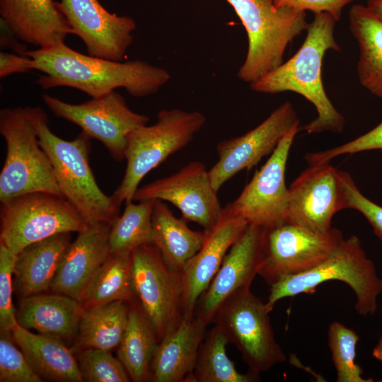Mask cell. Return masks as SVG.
Here are the masks:
<instances>
[{"instance_id": "19", "label": "cell", "mask_w": 382, "mask_h": 382, "mask_svg": "<svg viewBox=\"0 0 382 382\" xmlns=\"http://www.w3.org/2000/svg\"><path fill=\"white\" fill-rule=\"evenodd\" d=\"M248 224L226 206L215 224L204 229V241L182 270L184 317L195 316L197 301L209 286L231 247Z\"/></svg>"}, {"instance_id": "4", "label": "cell", "mask_w": 382, "mask_h": 382, "mask_svg": "<svg viewBox=\"0 0 382 382\" xmlns=\"http://www.w3.org/2000/svg\"><path fill=\"white\" fill-rule=\"evenodd\" d=\"M240 18L248 35V51L238 77L255 83L283 63L288 45L308 23L304 11L277 8L273 0H226Z\"/></svg>"}, {"instance_id": "25", "label": "cell", "mask_w": 382, "mask_h": 382, "mask_svg": "<svg viewBox=\"0 0 382 382\" xmlns=\"http://www.w3.org/2000/svg\"><path fill=\"white\" fill-rule=\"evenodd\" d=\"M11 332L30 366L43 381H83L77 359L63 342L33 333L18 324Z\"/></svg>"}, {"instance_id": "31", "label": "cell", "mask_w": 382, "mask_h": 382, "mask_svg": "<svg viewBox=\"0 0 382 382\" xmlns=\"http://www.w3.org/2000/svg\"><path fill=\"white\" fill-rule=\"evenodd\" d=\"M229 343L224 333L216 325L200 345L195 365L185 382H255L260 374L248 371L242 374L228 357L226 347Z\"/></svg>"}, {"instance_id": "2", "label": "cell", "mask_w": 382, "mask_h": 382, "mask_svg": "<svg viewBox=\"0 0 382 382\" xmlns=\"http://www.w3.org/2000/svg\"><path fill=\"white\" fill-rule=\"evenodd\" d=\"M335 23L327 12L314 13L306 29V37L295 54L250 85L253 91L261 93L292 91L311 103L317 117L300 128L307 134L326 131L340 133L345 126V117L330 100L322 81L325 52L330 50L340 51L334 35Z\"/></svg>"}, {"instance_id": "1", "label": "cell", "mask_w": 382, "mask_h": 382, "mask_svg": "<svg viewBox=\"0 0 382 382\" xmlns=\"http://www.w3.org/2000/svg\"><path fill=\"white\" fill-rule=\"evenodd\" d=\"M34 70L43 74L36 83L43 89L70 87L91 98H99L123 88L134 97L156 93L170 79L161 67L141 60L117 62L84 54L64 42L28 50Z\"/></svg>"}, {"instance_id": "23", "label": "cell", "mask_w": 382, "mask_h": 382, "mask_svg": "<svg viewBox=\"0 0 382 382\" xmlns=\"http://www.w3.org/2000/svg\"><path fill=\"white\" fill-rule=\"evenodd\" d=\"M82 313L79 301L52 292L20 299L16 316L21 327L63 342L76 336Z\"/></svg>"}, {"instance_id": "11", "label": "cell", "mask_w": 382, "mask_h": 382, "mask_svg": "<svg viewBox=\"0 0 382 382\" xmlns=\"http://www.w3.org/2000/svg\"><path fill=\"white\" fill-rule=\"evenodd\" d=\"M343 238L332 228L318 233L290 223L265 228L258 270L267 284L306 272L323 262Z\"/></svg>"}, {"instance_id": "43", "label": "cell", "mask_w": 382, "mask_h": 382, "mask_svg": "<svg viewBox=\"0 0 382 382\" xmlns=\"http://www.w3.org/2000/svg\"><path fill=\"white\" fill-rule=\"evenodd\" d=\"M372 355L379 360L382 364V336L378 340V343L373 349Z\"/></svg>"}, {"instance_id": "16", "label": "cell", "mask_w": 382, "mask_h": 382, "mask_svg": "<svg viewBox=\"0 0 382 382\" xmlns=\"http://www.w3.org/2000/svg\"><path fill=\"white\" fill-rule=\"evenodd\" d=\"M340 171L330 163L303 170L289 187L286 222L318 233L329 231L333 216L345 209Z\"/></svg>"}, {"instance_id": "40", "label": "cell", "mask_w": 382, "mask_h": 382, "mask_svg": "<svg viewBox=\"0 0 382 382\" xmlns=\"http://www.w3.org/2000/svg\"><path fill=\"white\" fill-rule=\"evenodd\" d=\"M34 70L32 58L16 53L0 52V78L3 79L13 74L26 73Z\"/></svg>"}, {"instance_id": "17", "label": "cell", "mask_w": 382, "mask_h": 382, "mask_svg": "<svg viewBox=\"0 0 382 382\" xmlns=\"http://www.w3.org/2000/svg\"><path fill=\"white\" fill-rule=\"evenodd\" d=\"M57 6L88 55L122 62L133 42L134 20L108 12L98 0H61Z\"/></svg>"}, {"instance_id": "13", "label": "cell", "mask_w": 382, "mask_h": 382, "mask_svg": "<svg viewBox=\"0 0 382 382\" xmlns=\"http://www.w3.org/2000/svg\"><path fill=\"white\" fill-rule=\"evenodd\" d=\"M300 130L299 123L281 139L239 196L226 205L249 225L268 228L286 222L289 188L285 170L291 146Z\"/></svg>"}, {"instance_id": "18", "label": "cell", "mask_w": 382, "mask_h": 382, "mask_svg": "<svg viewBox=\"0 0 382 382\" xmlns=\"http://www.w3.org/2000/svg\"><path fill=\"white\" fill-rule=\"evenodd\" d=\"M263 233L264 228L248 225L231 247L209 286L199 297L195 315L207 325L212 323L217 308L226 299L250 289L258 274Z\"/></svg>"}, {"instance_id": "21", "label": "cell", "mask_w": 382, "mask_h": 382, "mask_svg": "<svg viewBox=\"0 0 382 382\" xmlns=\"http://www.w3.org/2000/svg\"><path fill=\"white\" fill-rule=\"evenodd\" d=\"M0 16L19 40L38 48L64 42L72 34L53 0H0Z\"/></svg>"}, {"instance_id": "27", "label": "cell", "mask_w": 382, "mask_h": 382, "mask_svg": "<svg viewBox=\"0 0 382 382\" xmlns=\"http://www.w3.org/2000/svg\"><path fill=\"white\" fill-rule=\"evenodd\" d=\"M154 243L167 264L181 272L187 262L200 249L205 232L190 228L177 218L168 205L156 199L152 212Z\"/></svg>"}, {"instance_id": "24", "label": "cell", "mask_w": 382, "mask_h": 382, "mask_svg": "<svg viewBox=\"0 0 382 382\" xmlns=\"http://www.w3.org/2000/svg\"><path fill=\"white\" fill-rule=\"evenodd\" d=\"M71 238V233L54 235L29 245L17 254L13 289L19 299L51 290Z\"/></svg>"}, {"instance_id": "8", "label": "cell", "mask_w": 382, "mask_h": 382, "mask_svg": "<svg viewBox=\"0 0 382 382\" xmlns=\"http://www.w3.org/2000/svg\"><path fill=\"white\" fill-rule=\"evenodd\" d=\"M0 219V243L16 254L54 235L79 233L88 224L64 197L44 192L23 194L1 202Z\"/></svg>"}, {"instance_id": "32", "label": "cell", "mask_w": 382, "mask_h": 382, "mask_svg": "<svg viewBox=\"0 0 382 382\" xmlns=\"http://www.w3.org/2000/svg\"><path fill=\"white\" fill-rule=\"evenodd\" d=\"M156 199L125 202V207L110 225L109 244L110 253L132 251L154 243L152 212Z\"/></svg>"}, {"instance_id": "36", "label": "cell", "mask_w": 382, "mask_h": 382, "mask_svg": "<svg viewBox=\"0 0 382 382\" xmlns=\"http://www.w3.org/2000/svg\"><path fill=\"white\" fill-rule=\"evenodd\" d=\"M17 254L0 243V331H12L18 324L12 303Z\"/></svg>"}, {"instance_id": "9", "label": "cell", "mask_w": 382, "mask_h": 382, "mask_svg": "<svg viewBox=\"0 0 382 382\" xmlns=\"http://www.w3.org/2000/svg\"><path fill=\"white\" fill-rule=\"evenodd\" d=\"M269 313L265 303L249 289L226 299L212 320L238 349L248 371L259 374L286 360Z\"/></svg>"}, {"instance_id": "15", "label": "cell", "mask_w": 382, "mask_h": 382, "mask_svg": "<svg viewBox=\"0 0 382 382\" xmlns=\"http://www.w3.org/2000/svg\"><path fill=\"white\" fill-rule=\"evenodd\" d=\"M299 123L293 105L286 101L254 129L220 141L216 146L218 160L209 170L214 188L218 192L238 173L256 166Z\"/></svg>"}, {"instance_id": "42", "label": "cell", "mask_w": 382, "mask_h": 382, "mask_svg": "<svg viewBox=\"0 0 382 382\" xmlns=\"http://www.w3.org/2000/svg\"><path fill=\"white\" fill-rule=\"evenodd\" d=\"M366 7L382 20V0H367Z\"/></svg>"}, {"instance_id": "10", "label": "cell", "mask_w": 382, "mask_h": 382, "mask_svg": "<svg viewBox=\"0 0 382 382\" xmlns=\"http://www.w3.org/2000/svg\"><path fill=\"white\" fill-rule=\"evenodd\" d=\"M134 294L159 341L184 317L181 272L171 268L153 244L132 251Z\"/></svg>"}, {"instance_id": "22", "label": "cell", "mask_w": 382, "mask_h": 382, "mask_svg": "<svg viewBox=\"0 0 382 382\" xmlns=\"http://www.w3.org/2000/svg\"><path fill=\"white\" fill-rule=\"evenodd\" d=\"M208 325L197 316L181 323L159 341L151 364L153 382H185L192 374Z\"/></svg>"}, {"instance_id": "38", "label": "cell", "mask_w": 382, "mask_h": 382, "mask_svg": "<svg viewBox=\"0 0 382 382\" xmlns=\"http://www.w3.org/2000/svg\"><path fill=\"white\" fill-rule=\"evenodd\" d=\"M345 195V209L360 212L369 222L374 233L382 241V207L365 197L358 189L352 176L340 170Z\"/></svg>"}, {"instance_id": "28", "label": "cell", "mask_w": 382, "mask_h": 382, "mask_svg": "<svg viewBox=\"0 0 382 382\" xmlns=\"http://www.w3.org/2000/svg\"><path fill=\"white\" fill-rule=\"evenodd\" d=\"M136 299L129 303L127 325L117 347V358L131 381H150L151 364L158 345V337Z\"/></svg>"}, {"instance_id": "29", "label": "cell", "mask_w": 382, "mask_h": 382, "mask_svg": "<svg viewBox=\"0 0 382 382\" xmlns=\"http://www.w3.org/2000/svg\"><path fill=\"white\" fill-rule=\"evenodd\" d=\"M136 299L132 281V252L110 253L86 287L80 301L83 311L115 301Z\"/></svg>"}, {"instance_id": "30", "label": "cell", "mask_w": 382, "mask_h": 382, "mask_svg": "<svg viewBox=\"0 0 382 382\" xmlns=\"http://www.w3.org/2000/svg\"><path fill=\"white\" fill-rule=\"evenodd\" d=\"M129 305L115 301L83 311L76 335V348L110 351L117 347L125 334Z\"/></svg>"}, {"instance_id": "6", "label": "cell", "mask_w": 382, "mask_h": 382, "mask_svg": "<svg viewBox=\"0 0 382 382\" xmlns=\"http://www.w3.org/2000/svg\"><path fill=\"white\" fill-rule=\"evenodd\" d=\"M205 122L199 111L163 110L154 124L132 131L126 145L125 175L112 195L115 203L120 207L122 202L132 200L144 177L187 146Z\"/></svg>"}, {"instance_id": "34", "label": "cell", "mask_w": 382, "mask_h": 382, "mask_svg": "<svg viewBox=\"0 0 382 382\" xmlns=\"http://www.w3.org/2000/svg\"><path fill=\"white\" fill-rule=\"evenodd\" d=\"M83 381L129 382L131 381L124 366L110 351L86 348L77 357Z\"/></svg>"}, {"instance_id": "37", "label": "cell", "mask_w": 382, "mask_h": 382, "mask_svg": "<svg viewBox=\"0 0 382 382\" xmlns=\"http://www.w3.org/2000/svg\"><path fill=\"white\" fill-rule=\"evenodd\" d=\"M370 150H379L382 153V121L367 133L334 148L308 153L304 158L308 166L329 163L330 161L343 154H352Z\"/></svg>"}, {"instance_id": "14", "label": "cell", "mask_w": 382, "mask_h": 382, "mask_svg": "<svg viewBox=\"0 0 382 382\" xmlns=\"http://www.w3.org/2000/svg\"><path fill=\"white\" fill-rule=\"evenodd\" d=\"M217 192L209 170L202 162L192 161L170 175L139 187L132 200L168 202L180 211L184 221L209 229L215 224L222 210Z\"/></svg>"}, {"instance_id": "33", "label": "cell", "mask_w": 382, "mask_h": 382, "mask_svg": "<svg viewBox=\"0 0 382 382\" xmlns=\"http://www.w3.org/2000/svg\"><path fill=\"white\" fill-rule=\"evenodd\" d=\"M328 347L337 372V382H371L362 376L361 367L355 362L358 335L342 323L334 321L328 330Z\"/></svg>"}, {"instance_id": "26", "label": "cell", "mask_w": 382, "mask_h": 382, "mask_svg": "<svg viewBox=\"0 0 382 382\" xmlns=\"http://www.w3.org/2000/svg\"><path fill=\"white\" fill-rule=\"evenodd\" d=\"M349 27L359 48V82L382 99V20L366 6L354 4L349 11Z\"/></svg>"}, {"instance_id": "12", "label": "cell", "mask_w": 382, "mask_h": 382, "mask_svg": "<svg viewBox=\"0 0 382 382\" xmlns=\"http://www.w3.org/2000/svg\"><path fill=\"white\" fill-rule=\"evenodd\" d=\"M42 99L56 117L78 125L91 139L100 141L117 161L125 158L129 134L149 121L147 115L132 110L115 91L79 104L50 95H43Z\"/></svg>"}, {"instance_id": "20", "label": "cell", "mask_w": 382, "mask_h": 382, "mask_svg": "<svg viewBox=\"0 0 382 382\" xmlns=\"http://www.w3.org/2000/svg\"><path fill=\"white\" fill-rule=\"evenodd\" d=\"M110 224L88 223L71 242L52 284V292L79 302L89 282L110 254Z\"/></svg>"}, {"instance_id": "39", "label": "cell", "mask_w": 382, "mask_h": 382, "mask_svg": "<svg viewBox=\"0 0 382 382\" xmlns=\"http://www.w3.org/2000/svg\"><path fill=\"white\" fill-rule=\"evenodd\" d=\"M354 0H273L275 7H291L313 13L327 12L337 21L340 20L345 6Z\"/></svg>"}, {"instance_id": "5", "label": "cell", "mask_w": 382, "mask_h": 382, "mask_svg": "<svg viewBox=\"0 0 382 382\" xmlns=\"http://www.w3.org/2000/svg\"><path fill=\"white\" fill-rule=\"evenodd\" d=\"M329 280L342 281L353 290L358 314L375 313L377 297L382 293V278L378 276L374 262L368 258L356 236L343 238L317 267L270 286L266 308L270 313L279 300L303 293L312 294L319 284Z\"/></svg>"}, {"instance_id": "35", "label": "cell", "mask_w": 382, "mask_h": 382, "mask_svg": "<svg viewBox=\"0 0 382 382\" xmlns=\"http://www.w3.org/2000/svg\"><path fill=\"white\" fill-rule=\"evenodd\" d=\"M11 331H0V381H44L31 368L16 346Z\"/></svg>"}, {"instance_id": "3", "label": "cell", "mask_w": 382, "mask_h": 382, "mask_svg": "<svg viewBox=\"0 0 382 382\" xmlns=\"http://www.w3.org/2000/svg\"><path fill=\"white\" fill-rule=\"evenodd\" d=\"M23 110L50 161L62 195L88 223L111 225L120 216V207L96 181L89 164L91 138L81 132L73 140L62 139L52 132L47 115L40 107H25Z\"/></svg>"}, {"instance_id": "41", "label": "cell", "mask_w": 382, "mask_h": 382, "mask_svg": "<svg viewBox=\"0 0 382 382\" xmlns=\"http://www.w3.org/2000/svg\"><path fill=\"white\" fill-rule=\"evenodd\" d=\"M1 47L11 50L13 53L25 55L28 51L26 45L19 42V40L13 31L8 28L6 23L1 19Z\"/></svg>"}, {"instance_id": "7", "label": "cell", "mask_w": 382, "mask_h": 382, "mask_svg": "<svg viewBox=\"0 0 382 382\" xmlns=\"http://www.w3.org/2000/svg\"><path fill=\"white\" fill-rule=\"evenodd\" d=\"M0 133L6 144L0 173V202L36 192L63 196L50 161L23 108L0 110Z\"/></svg>"}]
</instances>
